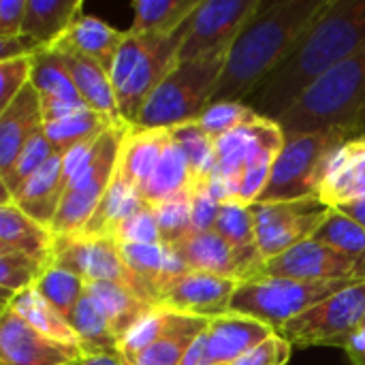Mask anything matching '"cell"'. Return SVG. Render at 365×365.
Instances as JSON below:
<instances>
[{"instance_id": "cell-1", "label": "cell", "mask_w": 365, "mask_h": 365, "mask_svg": "<svg viewBox=\"0 0 365 365\" xmlns=\"http://www.w3.org/2000/svg\"><path fill=\"white\" fill-rule=\"evenodd\" d=\"M364 43L365 0H329L289 56L242 103L257 115L276 122Z\"/></svg>"}, {"instance_id": "cell-2", "label": "cell", "mask_w": 365, "mask_h": 365, "mask_svg": "<svg viewBox=\"0 0 365 365\" xmlns=\"http://www.w3.org/2000/svg\"><path fill=\"white\" fill-rule=\"evenodd\" d=\"M329 0L263 2L227 53L210 103H242L291 51ZM207 103V105H210Z\"/></svg>"}, {"instance_id": "cell-3", "label": "cell", "mask_w": 365, "mask_h": 365, "mask_svg": "<svg viewBox=\"0 0 365 365\" xmlns=\"http://www.w3.org/2000/svg\"><path fill=\"white\" fill-rule=\"evenodd\" d=\"M276 122L287 139L325 130L365 135V43L323 75Z\"/></svg>"}, {"instance_id": "cell-4", "label": "cell", "mask_w": 365, "mask_h": 365, "mask_svg": "<svg viewBox=\"0 0 365 365\" xmlns=\"http://www.w3.org/2000/svg\"><path fill=\"white\" fill-rule=\"evenodd\" d=\"M188 28L190 19L167 36H135L126 32L109 77L115 90L120 118L128 126L137 124L152 92L175 68Z\"/></svg>"}, {"instance_id": "cell-5", "label": "cell", "mask_w": 365, "mask_h": 365, "mask_svg": "<svg viewBox=\"0 0 365 365\" xmlns=\"http://www.w3.org/2000/svg\"><path fill=\"white\" fill-rule=\"evenodd\" d=\"M225 62L227 53L175 64L143 105L135 126L171 130L197 120L212 98Z\"/></svg>"}, {"instance_id": "cell-6", "label": "cell", "mask_w": 365, "mask_h": 365, "mask_svg": "<svg viewBox=\"0 0 365 365\" xmlns=\"http://www.w3.org/2000/svg\"><path fill=\"white\" fill-rule=\"evenodd\" d=\"M359 280H295V278H276V276H257L237 287L229 312L252 317L269 327L276 334L302 312L314 308L317 304L329 299L331 295L353 287Z\"/></svg>"}, {"instance_id": "cell-7", "label": "cell", "mask_w": 365, "mask_h": 365, "mask_svg": "<svg viewBox=\"0 0 365 365\" xmlns=\"http://www.w3.org/2000/svg\"><path fill=\"white\" fill-rule=\"evenodd\" d=\"M353 137L357 135H351L346 130H325L289 137L272 167L267 186L259 197V203L319 197L329 156Z\"/></svg>"}, {"instance_id": "cell-8", "label": "cell", "mask_w": 365, "mask_h": 365, "mask_svg": "<svg viewBox=\"0 0 365 365\" xmlns=\"http://www.w3.org/2000/svg\"><path fill=\"white\" fill-rule=\"evenodd\" d=\"M128 128L130 126L124 122L109 126L98 137L90 160L68 180V186L51 222L53 235H73L86 229L113 182L120 148Z\"/></svg>"}, {"instance_id": "cell-9", "label": "cell", "mask_w": 365, "mask_h": 365, "mask_svg": "<svg viewBox=\"0 0 365 365\" xmlns=\"http://www.w3.org/2000/svg\"><path fill=\"white\" fill-rule=\"evenodd\" d=\"M365 317V278L331 295L314 308L291 319L278 336L293 349L310 346H349L359 334Z\"/></svg>"}, {"instance_id": "cell-10", "label": "cell", "mask_w": 365, "mask_h": 365, "mask_svg": "<svg viewBox=\"0 0 365 365\" xmlns=\"http://www.w3.org/2000/svg\"><path fill=\"white\" fill-rule=\"evenodd\" d=\"M51 252H53L56 267L83 278L88 284L90 282H115V284L130 289L143 302L156 306L145 284L124 265L115 240L88 235V233L56 235Z\"/></svg>"}, {"instance_id": "cell-11", "label": "cell", "mask_w": 365, "mask_h": 365, "mask_svg": "<svg viewBox=\"0 0 365 365\" xmlns=\"http://www.w3.org/2000/svg\"><path fill=\"white\" fill-rule=\"evenodd\" d=\"M257 248L263 261H272L289 248L310 240L321 222L331 212L319 197L278 203H252L250 205Z\"/></svg>"}, {"instance_id": "cell-12", "label": "cell", "mask_w": 365, "mask_h": 365, "mask_svg": "<svg viewBox=\"0 0 365 365\" xmlns=\"http://www.w3.org/2000/svg\"><path fill=\"white\" fill-rule=\"evenodd\" d=\"M261 4L263 0H201L190 17L178 64L229 53L231 45Z\"/></svg>"}, {"instance_id": "cell-13", "label": "cell", "mask_w": 365, "mask_h": 365, "mask_svg": "<svg viewBox=\"0 0 365 365\" xmlns=\"http://www.w3.org/2000/svg\"><path fill=\"white\" fill-rule=\"evenodd\" d=\"M265 276L295 278V280H364L365 261L355 259L334 246L317 240H306L280 257L265 261Z\"/></svg>"}, {"instance_id": "cell-14", "label": "cell", "mask_w": 365, "mask_h": 365, "mask_svg": "<svg viewBox=\"0 0 365 365\" xmlns=\"http://www.w3.org/2000/svg\"><path fill=\"white\" fill-rule=\"evenodd\" d=\"M240 284L242 282L233 278L188 269L160 291L158 308L201 319L222 317L229 312Z\"/></svg>"}, {"instance_id": "cell-15", "label": "cell", "mask_w": 365, "mask_h": 365, "mask_svg": "<svg viewBox=\"0 0 365 365\" xmlns=\"http://www.w3.org/2000/svg\"><path fill=\"white\" fill-rule=\"evenodd\" d=\"M83 359L79 349L49 340L9 306H2L0 365H79Z\"/></svg>"}, {"instance_id": "cell-16", "label": "cell", "mask_w": 365, "mask_h": 365, "mask_svg": "<svg viewBox=\"0 0 365 365\" xmlns=\"http://www.w3.org/2000/svg\"><path fill=\"white\" fill-rule=\"evenodd\" d=\"M175 255L188 269L207 272L225 278H233L240 282L252 280L263 274V257L261 255H246L235 250L222 235L216 231L205 233H190L182 242L171 246Z\"/></svg>"}, {"instance_id": "cell-17", "label": "cell", "mask_w": 365, "mask_h": 365, "mask_svg": "<svg viewBox=\"0 0 365 365\" xmlns=\"http://www.w3.org/2000/svg\"><path fill=\"white\" fill-rule=\"evenodd\" d=\"M276 334L274 327L244 314L227 312L207 321L203 331L210 365H231Z\"/></svg>"}, {"instance_id": "cell-18", "label": "cell", "mask_w": 365, "mask_h": 365, "mask_svg": "<svg viewBox=\"0 0 365 365\" xmlns=\"http://www.w3.org/2000/svg\"><path fill=\"white\" fill-rule=\"evenodd\" d=\"M43 126L41 96L34 86L28 83L11 105L0 111V180L11 175L24 148Z\"/></svg>"}, {"instance_id": "cell-19", "label": "cell", "mask_w": 365, "mask_h": 365, "mask_svg": "<svg viewBox=\"0 0 365 365\" xmlns=\"http://www.w3.org/2000/svg\"><path fill=\"white\" fill-rule=\"evenodd\" d=\"M30 83L34 86V90L41 96L43 122L60 120V118L86 107L62 56L53 47L43 49L36 56H32Z\"/></svg>"}, {"instance_id": "cell-20", "label": "cell", "mask_w": 365, "mask_h": 365, "mask_svg": "<svg viewBox=\"0 0 365 365\" xmlns=\"http://www.w3.org/2000/svg\"><path fill=\"white\" fill-rule=\"evenodd\" d=\"M284 141H287V137H284L282 128L278 126V122H274V120L259 118L250 126L248 154H246V165H244L235 203L252 205L259 201V197L263 195V190L267 186L272 167L284 148Z\"/></svg>"}, {"instance_id": "cell-21", "label": "cell", "mask_w": 365, "mask_h": 365, "mask_svg": "<svg viewBox=\"0 0 365 365\" xmlns=\"http://www.w3.org/2000/svg\"><path fill=\"white\" fill-rule=\"evenodd\" d=\"M365 197V135L342 143L327 160L319 199L331 210Z\"/></svg>"}, {"instance_id": "cell-22", "label": "cell", "mask_w": 365, "mask_h": 365, "mask_svg": "<svg viewBox=\"0 0 365 365\" xmlns=\"http://www.w3.org/2000/svg\"><path fill=\"white\" fill-rule=\"evenodd\" d=\"M169 141H171L169 130L130 126L120 148L115 178H120L141 195L152 173L156 171Z\"/></svg>"}, {"instance_id": "cell-23", "label": "cell", "mask_w": 365, "mask_h": 365, "mask_svg": "<svg viewBox=\"0 0 365 365\" xmlns=\"http://www.w3.org/2000/svg\"><path fill=\"white\" fill-rule=\"evenodd\" d=\"M53 49L62 56L86 107L96 111V113L111 118L113 122H122L115 90H113L109 73L98 62L83 56L81 51L68 47L66 43H58V45H53Z\"/></svg>"}, {"instance_id": "cell-24", "label": "cell", "mask_w": 365, "mask_h": 365, "mask_svg": "<svg viewBox=\"0 0 365 365\" xmlns=\"http://www.w3.org/2000/svg\"><path fill=\"white\" fill-rule=\"evenodd\" d=\"M53 231L21 212L13 199L0 203V255L21 252L53 261Z\"/></svg>"}, {"instance_id": "cell-25", "label": "cell", "mask_w": 365, "mask_h": 365, "mask_svg": "<svg viewBox=\"0 0 365 365\" xmlns=\"http://www.w3.org/2000/svg\"><path fill=\"white\" fill-rule=\"evenodd\" d=\"M64 195L62 182V154H56L38 173H34L11 199L36 222L51 229L56 212Z\"/></svg>"}, {"instance_id": "cell-26", "label": "cell", "mask_w": 365, "mask_h": 365, "mask_svg": "<svg viewBox=\"0 0 365 365\" xmlns=\"http://www.w3.org/2000/svg\"><path fill=\"white\" fill-rule=\"evenodd\" d=\"M81 0H28L21 34L51 49L81 15Z\"/></svg>"}, {"instance_id": "cell-27", "label": "cell", "mask_w": 365, "mask_h": 365, "mask_svg": "<svg viewBox=\"0 0 365 365\" xmlns=\"http://www.w3.org/2000/svg\"><path fill=\"white\" fill-rule=\"evenodd\" d=\"M167 325L160 338L145 349L130 365H180L184 361L188 349L205 331L210 319L188 317L167 310Z\"/></svg>"}, {"instance_id": "cell-28", "label": "cell", "mask_w": 365, "mask_h": 365, "mask_svg": "<svg viewBox=\"0 0 365 365\" xmlns=\"http://www.w3.org/2000/svg\"><path fill=\"white\" fill-rule=\"evenodd\" d=\"M88 295L98 304L103 317L107 319L113 336L118 342L145 317L150 314L156 306L143 302L139 295H135L130 289L115 284V282H90L86 287Z\"/></svg>"}, {"instance_id": "cell-29", "label": "cell", "mask_w": 365, "mask_h": 365, "mask_svg": "<svg viewBox=\"0 0 365 365\" xmlns=\"http://www.w3.org/2000/svg\"><path fill=\"white\" fill-rule=\"evenodd\" d=\"M124 38H126V32L111 28L109 24H105L98 17L81 13L73 21V26L68 28V32L64 34V38L60 43H66L68 47L81 51L83 56L98 62L107 73H111V66L115 62V56H118Z\"/></svg>"}, {"instance_id": "cell-30", "label": "cell", "mask_w": 365, "mask_h": 365, "mask_svg": "<svg viewBox=\"0 0 365 365\" xmlns=\"http://www.w3.org/2000/svg\"><path fill=\"white\" fill-rule=\"evenodd\" d=\"M2 306H9L17 317H21L28 325H32L36 331H41L49 340L81 351L79 336L75 334V329L71 327V323L56 308H51V304H47L34 287L32 289H26V291H21L17 295H13Z\"/></svg>"}, {"instance_id": "cell-31", "label": "cell", "mask_w": 365, "mask_h": 365, "mask_svg": "<svg viewBox=\"0 0 365 365\" xmlns=\"http://www.w3.org/2000/svg\"><path fill=\"white\" fill-rule=\"evenodd\" d=\"M201 0H139L133 2V24L126 30L135 36H167L184 26Z\"/></svg>"}, {"instance_id": "cell-32", "label": "cell", "mask_w": 365, "mask_h": 365, "mask_svg": "<svg viewBox=\"0 0 365 365\" xmlns=\"http://www.w3.org/2000/svg\"><path fill=\"white\" fill-rule=\"evenodd\" d=\"M71 327L75 329V334L79 336L81 342V351L86 357H94V355H109V357H120V342L113 336L107 319L103 317L98 304L92 299V295L81 297V302L77 304L73 317H71Z\"/></svg>"}, {"instance_id": "cell-33", "label": "cell", "mask_w": 365, "mask_h": 365, "mask_svg": "<svg viewBox=\"0 0 365 365\" xmlns=\"http://www.w3.org/2000/svg\"><path fill=\"white\" fill-rule=\"evenodd\" d=\"M113 124H118V122L83 107V109H77L60 120L45 122V137L49 139L56 154H66L71 148H75L83 141L98 139Z\"/></svg>"}, {"instance_id": "cell-34", "label": "cell", "mask_w": 365, "mask_h": 365, "mask_svg": "<svg viewBox=\"0 0 365 365\" xmlns=\"http://www.w3.org/2000/svg\"><path fill=\"white\" fill-rule=\"evenodd\" d=\"M190 186H192V173H190L188 160H186L184 152L180 150V145L171 137V141L167 143L165 154H163L156 171L152 173L150 182L145 184L141 197L150 207H156L163 201L171 199L173 195H178Z\"/></svg>"}, {"instance_id": "cell-35", "label": "cell", "mask_w": 365, "mask_h": 365, "mask_svg": "<svg viewBox=\"0 0 365 365\" xmlns=\"http://www.w3.org/2000/svg\"><path fill=\"white\" fill-rule=\"evenodd\" d=\"M143 205H148L143 201V197L135 188H130L126 182H122L120 178L113 175V182L107 188L98 210L94 212V216L90 218L86 229L79 231V233L101 235V237H111L113 240V231L118 229V225L124 218H128L130 214H135L137 210H141Z\"/></svg>"}, {"instance_id": "cell-36", "label": "cell", "mask_w": 365, "mask_h": 365, "mask_svg": "<svg viewBox=\"0 0 365 365\" xmlns=\"http://www.w3.org/2000/svg\"><path fill=\"white\" fill-rule=\"evenodd\" d=\"M169 133L188 160L192 184L207 182L216 171V141L199 126L197 120L180 124Z\"/></svg>"}, {"instance_id": "cell-37", "label": "cell", "mask_w": 365, "mask_h": 365, "mask_svg": "<svg viewBox=\"0 0 365 365\" xmlns=\"http://www.w3.org/2000/svg\"><path fill=\"white\" fill-rule=\"evenodd\" d=\"M252 124L242 126V128H237V130H233V133H229V135H225L222 139L216 141V171H214V178L227 188L229 201L237 199Z\"/></svg>"}, {"instance_id": "cell-38", "label": "cell", "mask_w": 365, "mask_h": 365, "mask_svg": "<svg viewBox=\"0 0 365 365\" xmlns=\"http://www.w3.org/2000/svg\"><path fill=\"white\" fill-rule=\"evenodd\" d=\"M86 287L88 282L66 269H60L56 265H51L43 278L34 284V289L41 293V297L51 304V308H56L66 321H71L77 304L81 302V297L86 295Z\"/></svg>"}, {"instance_id": "cell-39", "label": "cell", "mask_w": 365, "mask_h": 365, "mask_svg": "<svg viewBox=\"0 0 365 365\" xmlns=\"http://www.w3.org/2000/svg\"><path fill=\"white\" fill-rule=\"evenodd\" d=\"M51 265L53 261L49 259H38L21 252H2L0 255V289L4 293L2 304H6L13 295L26 289H32Z\"/></svg>"}, {"instance_id": "cell-40", "label": "cell", "mask_w": 365, "mask_h": 365, "mask_svg": "<svg viewBox=\"0 0 365 365\" xmlns=\"http://www.w3.org/2000/svg\"><path fill=\"white\" fill-rule=\"evenodd\" d=\"M310 240L323 242L355 259L365 261V229L340 210H331Z\"/></svg>"}, {"instance_id": "cell-41", "label": "cell", "mask_w": 365, "mask_h": 365, "mask_svg": "<svg viewBox=\"0 0 365 365\" xmlns=\"http://www.w3.org/2000/svg\"><path fill=\"white\" fill-rule=\"evenodd\" d=\"M214 231L222 235L235 250L246 255H261L257 248V233L250 205H242L235 201L222 203Z\"/></svg>"}, {"instance_id": "cell-42", "label": "cell", "mask_w": 365, "mask_h": 365, "mask_svg": "<svg viewBox=\"0 0 365 365\" xmlns=\"http://www.w3.org/2000/svg\"><path fill=\"white\" fill-rule=\"evenodd\" d=\"M154 212L160 229V244L173 246L182 242L192 233V186L163 201Z\"/></svg>"}, {"instance_id": "cell-43", "label": "cell", "mask_w": 365, "mask_h": 365, "mask_svg": "<svg viewBox=\"0 0 365 365\" xmlns=\"http://www.w3.org/2000/svg\"><path fill=\"white\" fill-rule=\"evenodd\" d=\"M53 156H56V152H53L49 139L45 137V126H43V130L36 133V135L30 139V143L24 148V152H21L17 165L13 167L11 175L4 178V180H0V188H2V199H0V203H2V201H9V199H11V197H13V195H15V192L34 175V173H38Z\"/></svg>"}, {"instance_id": "cell-44", "label": "cell", "mask_w": 365, "mask_h": 365, "mask_svg": "<svg viewBox=\"0 0 365 365\" xmlns=\"http://www.w3.org/2000/svg\"><path fill=\"white\" fill-rule=\"evenodd\" d=\"M261 115H257L248 105L237 103V101H220V103H210L201 115L197 118L199 126L214 139H222L225 135L248 126L252 122H257Z\"/></svg>"}, {"instance_id": "cell-45", "label": "cell", "mask_w": 365, "mask_h": 365, "mask_svg": "<svg viewBox=\"0 0 365 365\" xmlns=\"http://www.w3.org/2000/svg\"><path fill=\"white\" fill-rule=\"evenodd\" d=\"M167 314L169 312L165 308H154L122 338L120 355H122L124 364H133L145 349H150L160 338V334L165 331V325H167Z\"/></svg>"}, {"instance_id": "cell-46", "label": "cell", "mask_w": 365, "mask_h": 365, "mask_svg": "<svg viewBox=\"0 0 365 365\" xmlns=\"http://www.w3.org/2000/svg\"><path fill=\"white\" fill-rule=\"evenodd\" d=\"M113 240L118 244H160V229L154 207L143 205L124 218L113 231Z\"/></svg>"}, {"instance_id": "cell-47", "label": "cell", "mask_w": 365, "mask_h": 365, "mask_svg": "<svg viewBox=\"0 0 365 365\" xmlns=\"http://www.w3.org/2000/svg\"><path fill=\"white\" fill-rule=\"evenodd\" d=\"M32 58H15L0 62V111L30 83Z\"/></svg>"}, {"instance_id": "cell-48", "label": "cell", "mask_w": 365, "mask_h": 365, "mask_svg": "<svg viewBox=\"0 0 365 365\" xmlns=\"http://www.w3.org/2000/svg\"><path fill=\"white\" fill-rule=\"evenodd\" d=\"M291 353L293 346L282 336L274 334L263 344H259L257 349H252L250 353H246L231 365H287L291 359Z\"/></svg>"}, {"instance_id": "cell-49", "label": "cell", "mask_w": 365, "mask_h": 365, "mask_svg": "<svg viewBox=\"0 0 365 365\" xmlns=\"http://www.w3.org/2000/svg\"><path fill=\"white\" fill-rule=\"evenodd\" d=\"M220 205L205 184H192V233L214 231Z\"/></svg>"}, {"instance_id": "cell-50", "label": "cell", "mask_w": 365, "mask_h": 365, "mask_svg": "<svg viewBox=\"0 0 365 365\" xmlns=\"http://www.w3.org/2000/svg\"><path fill=\"white\" fill-rule=\"evenodd\" d=\"M28 0H2L0 2V38L21 34Z\"/></svg>"}, {"instance_id": "cell-51", "label": "cell", "mask_w": 365, "mask_h": 365, "mask_svg": "<svg viewBox=\"0 0 365 365\" xmlns=\"http://www.w3.org/2000/svg\"><path fill=\"white\" fill-rule=\"evenodd\" d=\"M43 49H47V47L38 45L36 41H32V38H28L24 34L0 38V62L15 60V58H32Z\"/></svg>"}, {"instance_id": "cell-52", "label": "cell", "mask_w": 365, "mask_h": 365, "mask_svg": "<svg viewBox=\"0 0 365 365\" xmlns=\"http://www.w3.org/2000/svg\"><path fill=\"white\" fill-rule=\"evenodd\" d=\"M336 210H340L342 214H346L349 218H353L355 222H359L365 229V197L355 199V201H349V203H344V205H340Z\"/></svg>"}, {"instance_id": "cell-53", "label": "cell", "mask_w": 365, "mask_h": 365, "mask_svg": "<svg viewBox=\"0 0 365 365\" xmlns=\"http://www.w3.org/2000/svg\"><path fill=\"white\" fill-rule=\"evenodd\" d=\"M79 365H126L120 357H109V355H94L86 357Z\"/></svg>"}, {"instance_id": "cell-54", "label": "cell", "mask_w": 365, "mask_h": 365, "mask_svg": "<svg viewBox=\"0 0 365 365\" xmlns=\"http://www.w3.org/2000/svg\"><path fill=\"white\" fill-rule=\"evenodd\" d=\"M361 329H365V317H364V325H361Z\"/></svg>"}]
</instances>
